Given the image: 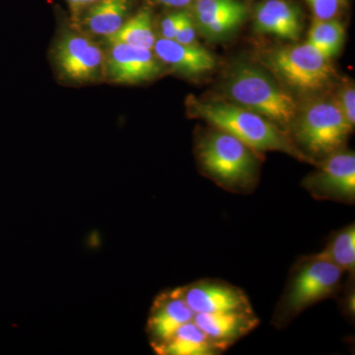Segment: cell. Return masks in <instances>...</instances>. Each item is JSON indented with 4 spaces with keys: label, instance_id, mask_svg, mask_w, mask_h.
<instances>
[{
    "label": "cell",
    "instance_id": "1",
    "mask_svg": "<svg viewBox=\"0 0 355 355\" xmlns=\"http://www.w3.org/2000/svg\"><path fill=\"white\" fill-rule=\"evenodd\" d=\"M191 113L197 118L211 123L217 130L233 135L261 154L280 151L302 161H309L286 135V130L266 120L260 114L232 103L200 101L191 98Z\"/></svg>",
    "mask_w": 355,
    "mask_h": 355
},
{
    "label": "cell",
    "instance_id": "2",
    "mask_svg": "<svg viewBox=\"0 0 355 355\" xmlns=\"http://www.w3.org/2000/svg\"><path fill=\"white\" fill-rule=\"evenodd\" d=\"M197 157L202 171L226 190L249 193L256 187L259 153L227 132L217 130L200 137Z\"/></svg>",
    "mask_w": 355,
    "mask_h": 355
},
{
    "label": "cell",
    "instance_id": "3",
    "mask_svg": "<svg viewBox=\"0 0 355 355\" xmlns=\"http://www.w3.org/2000/svg\"><path fill=\"white\" fill-rule=\"evenodd\" d=\"M345 272L319 254L300 259L292 268L273 314V324L284 328L307 308L336 295Z\"/></svg>",
    "mask_w": 355,
    "mask_h": 355
},
{
    "label": "cell",
    "instance_id": "4",
    "mask_svg": "<svg viewBox=\"0 0 355 355\" xmlns=\"http://www.w3.org/2000/svg\"><path fill=\"white\" fill-rule=\"evenodd\" d=\"M225 91L238 106L260 114L284 130L291 127L299 113L293 95L251 65L241 64L233 69Z\"/></svg>",
    "mask_w": 355,
    "mask_h": 355
},
{
    "label": "cell",
    "instance_id": "5",
    "mask_svg": "<svg viewBox=\"0 0 355 355\" xmlns=\"http://www.w3.org/2000/svg\"><path fill=\"white\" fill-rule=\"evenodd\" d=\"M263 62L284 86L300 94L323 92L336 77L330 58L307 43L273 49Z\"/></svg>",
    "mask_w": 355,
    "mask_h": 355
},
{
    "label": "cell",
    "instance_id": "6",
    "mask_svg": "<svg viewBox=\"0 0 355 355\" xmlns=\"http://www.w3.org/2000/svg\"><path fill=\"white\" fill-rule=\"evenodd\" d=\"M291 127L296 147H302V153L312 162L343 150L354 128L336 101L324 100L310 103Z\"/></svg>",
    "mask_w": 355,
    "mask_h": 355
},
{
    "label": "cell",
    "instance_id": "7",
    "mask_svg": "<svg viewBox=\"0 0 355 355\" xmlns=\"http://www.w3.org/2000/svg\"><path fill=\"white\" fill-rule=\"evenodd\" d=\"M53 62L58 74L70 83L86 84L105 78L106 53L80 31H65L55 42Z\"/></svg>",
    "mask_w": 355,
    "mask_h": 355
},
{
    "label": "cell",
    "instance_id": "8",
    "mask_svg": "<svg viewBox=\"0 0 355 355\" xmlns=\"http://www.w3.org/2000/svg\"><path fill=\"white\" fill-rule=\"evenodd\" d=\"M303 187L316 200L345 203L355 200V155L340 150L321 161L314 174L306 178Z\"/></svg>",
    "mask_w": 355,
    "mask_h": 355
},
{
    "label": "cell",
    "instance_id": "9",
    "mask_svg": "<svg viewBox=\"0 0 355 355\" xmlns=\"http://www.w3.org/2000/svg\"><path fill=\"white\" fill-rule=\"evenodd\" d=\"M163 72L153 50L125 44H111L105 58V77L111 83L139 84L153 80Z\"/></svg>",
    "mask_w": 355,
    "mask_h": 355
},
{
    "label": "cell",
    "instance_id": "10",
    "mask_svg": "<svg viewBox=\"0 0 355 355\" xmlns=\"http://www.w3.org/2000/svg\"><path fill=\"white\" fill-rule=\"evenodd\" d=\"M184 300L198 313L254 312L249 297L239 287L217 279H202L182 287Z\"/></svg>",
    "mask_w": 355,
    "mask_h": 355
},
{
    "label": "cell",
    "instance_id": "11",
    "mask_svg": "<svg viewBox=\"0 0 355 355\" xmlns=\"http://www.w3.org/2000/svg\"><path fill=\"white\" fill-rule=\"evenodd\" d=\"M195 315L184 300L182 287L159 295L153 303L147 326L154 350L167 342L180 327L193 321Z\"/></svg>",
    "mask_w": 355,
    "mask_h": 355
},
{
    "label": "cell",
    "instance_id": "12",
    "mask_svg": "<svg viewBox=\"0 0 355 355\" xmlns=\"http://www.w3.org/2000/svg\"><path fill=\"white\" fill-rule=\"evenodd\" d=\"M153 51L162 64L187 76H202L216 67L211 53L197 43L182 44L160 37L156 39Z\"/></svg>",
    "mask_w": 355,
    "mask_h": 355
},
{
    "label": "cell",
    "instance_id": "13",
    "mask_svg": "<svg viewBox=\"0 0 355 355\" xmlns=\"http://www.w3.org/2000/svg\"><path fill=\"white\" fill-rule=\"evenodd\" d=\"M193 322L200 330L225 352L231 345L249 335L260 320L254 312L198 313Z\"/></svg>",
    "mask_w": 355,
    "mask_h": 355
},
{
    "label": "cell",
    "instance_id": "14",
    "mask_svg": "<svg viewBox=\"0 0 355 355\" xmlns=\"http://www.w3.org/2000/svg\"><path fill=\"white\" fill-rule=\"evenodd\" d=\"M254 27L261 34L296 41L302 30L300 11L287 0H266L254 7Z\"/></svg>",
    "mask_w": 355,
    "mask_h": 355
},
{
    "label": "cell",
    "instance_id": "15",
    "mask_svg": "<svg viewBox=\"0 0 355 355\" xmlns=\"http://www.w3.org/2000/svg\"><path fill=\"white\" fill-rule=\"evenodd\" d=\"M135 2V0H98L83 14L76 24L77 30L108 38L130 18Z\"/></svg>",
    "mask_w": 355,
    "mask_h": 355
},
{
    "label": "cell",
    "instance_id": "16",
    "mask_svg": "<svg viewBox=\"0 0 355 355\" xmlns=\"http://www.w3.org/2000/svg\"><path fill=\"white\" fill-rule=\"evenodd\" d=\"M155 352L165 355H216L224 350L200 330L193 320L180 327Z\"/></svg>",
    "mask_w": 355,
    "mask_h": 355
},
{
    "label": "cell",
    "instance_id": "17",
    "mask_svg": "<svg viewBox=\"0 0 355 355\" xmlns=\"http://www.w3.org/2000/svg\"><path fill=\"white\" fill-rule=\"evenodd\" d=\"M106 40L107 43L125 44L135 48L153 50L156 37L153 31V12L148 7H144L139 12L125 21L120 30Z\"/></svg>",
    "mask_w": 355,
    "mask_h": 355
},
{
    "label": "cell",
    "instance_id": "18",
    "mask_svg": "<svg viewBox=\"0 0 355 355\" xmlns=\"http://www.w3.org/2000/svg\"><path fill=\"white\" fill-rule=\"evenodd\" d=\"M247 17V7L239 2L237 6L209 14L195 16L196 24L205 36L210 39L223 38L237 29Z\"/></svg>",
    "mask_w": 355,
    "mask_h": 355
},
{
    "label": "cell",
    "instance_id": "19",
    "mask_svg": "<svg viewBox=\"0 0 355 355\" xmlns=\"http://www.w3.org/2000/svg\"><path fill=\"white\" fill-rule=\"evenodd\" d=\"M338 266L343 272L354 273L355 226L349 224L334 233L326 248L318 254Z\"/></svg>",
    "mask_w": 355,
    "mask_h": 355
},
{
    "label": "cell",
    "instance_id": "20",
    "mask_svg": "<svg viewBox=\"0 0 355 355\" xmlns=\"http://www.w3.org/2000/svg\"><path fill=\"white\" fill-rule=\"evenodd\" d=\"M345 41V28L335 19H315L308 34L307 44L314 46L327 58L338 55Z\"/></svg>",
    "mask_w": 355,
    "mask_h": 355
},
{
    "label": "cell",
    "instance_id": "21",
    "mask_svg": "<svg viewBox=\"0 0 355 355\" xmlns=\"http://www.w3.org/2000/svg\"><path fill=\"white\" fill-rule=\"evenodd\" d=\"M316 19H333L342 8L343 0H306Z\"/></svg>",
    "mask_w": 355,
    "mask_h": 355
},
{
    "label": "cell",
    "instance_id": "22",
    "mask_svg": "<svg viewBox=\"0 0 355 355\" xmlns=\"http://www.w3.org/2000/svg\"><path fill=\"white\" fill-rule=\"evenodd\" d=\"M336 101L349 125L354 128L355 125V89L354 84L349 83L343 86L340 89L338 100Z\"/></svg>",
    "mask_w": 355,
    "mask_h": 355
},
{
    "label": "cell",
    "instance_id": "23",
    "mask_svg": "<svg viewBox=\"0 0 355 355\" xmlns=\"http://www.w3.org/2000/svg\"><path fill=\"white\" fill-rule=\"evenodd\" d=\"M174 40L182 44H195L197 42V24L193 16L187 11H183Z\"/></svg>",
    "mask_w": 355,
    "mask_h": 355
},
{
    "label": "cell",
    "instance_id": "24",
    "mask_svg": "<svg viewBox=\"0 0 355 355\" xmlns=\"http://www.w3.org/2000/svg\"><path fill=\"white\" fill-rule=\"evenodd\" d=\"M238 0H196L195 16L209 15L237 6Z\"/></svg>",
    "mask_w": 355,
    "mask_h": 355
},
{
    "label": "cell",
    "instance_id": "25",
    "mask_svg": "<svg viewBox=\"0 0 355 355\" xmlns=\"http://www.w3.org/2000/svg\"><path fill=\"white\" fill-rule=\"evenodd\" d=\"M183 11H177L166 16L160 25L161 38L174 40L181 22Z\"/></svg>",
    "mask_w": 355,
    "mask_h": 355
},
{
    "label": "cell",
    "instance_id": "26",
    "mask_svg": "<svg viewBox=\"0 0 355 355\" xmlns=\"http://www.w3.org/2000/svg\"><path fill=\"white\" fill-rule=\"evenodd\" d=\"M65 1L69 4L72 19H73L76 24L78 20L80 19L83 14L87 10L89 7L94 4L95 2H97L98 0H65Z\"/></svg>",
    "mask_w": 355,
    "mask_h": 355
},
{
    "label": "cell",
    "instance_id": "27",
    "mask_svg": "<svg viewBox=\"0 0 355 355\" xmlns=\"http://www.w3.org/2000/svg\"><path fill=\"white\" fill-rule=\"evenodd\" d=\"M156 1L163 6L173 7V8H183V7L190 6L196 0H156Z\"/></svg>",
    "mask_w": 355,
    "mask_h": 355
}]
</instances>
